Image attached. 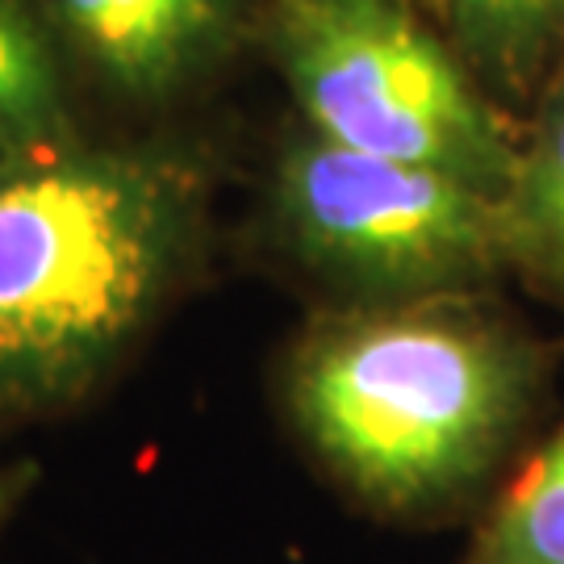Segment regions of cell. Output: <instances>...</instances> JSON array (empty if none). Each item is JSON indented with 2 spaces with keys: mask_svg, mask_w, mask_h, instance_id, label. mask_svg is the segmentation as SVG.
Listing matches in <instances>:
<instances>
[{
  "mask_svg": "<svg viewBox=\"0 0 564 564\" xmlns=\"http://www.w3.org/2000/svg\"><path fill=\"white\" fill-rule=\"evenodd\" d=\"M552 356L485 293L356 305L293 347L284 393L326 473L381 514H444L523 440Z\"/></svg>",
  "mask_w": 564,
  "mask_h": 564,
  "instance_id": "1",
  "label": "cell"
},
{
  "mask_svg": "<svg viewBox=\"0 0 564 564\" xmlns=\"http://www.w3.org/2000/svg\"><path fill=\"white\" fill-rule=\"evenodd\" d=\"M202 172L76 139L0 163V410L84 398L181 281Z\"/></svg>",
  "mask_w": 564,
  "mask_h": 564,
  "instance_id": "2",
  "label": "cell"
},
{
  "mask_svg": "<svg viewBox=\"0 0 564 564\" xmlns=\"http://www.w3.org/2000/svg\"><path fill=\"white\" fill-rule=\"evenodd\" d=\"M276 55L310 134L506 193L523 121L414 0H276Z\"/></svg>",
  "mask_w": 564,
  "mask_h": 564,
  "instance_id": "3",
  "label": "cell"
},
{
  "mask_svg": "<svg viewBox=\"0 0 564 564\" xmlns=\"http://www.w3.org/2000/svg\"><path fill=\"white\" fill-rule=\"evenodd\" d=\"M272 209L297 263L360 305L485 293L510 276L502 197L318 134L284 147Z\"/></svg>",
  "mask_w": 564,
  "mask_h": 564,
  "instance_id": "4",
  "label": "cell"
},
{
  "mask_svg": "<svg viewBox=\"0 0 564 564\" xmlns=\"http://www.w3.org/2000/svg\"><path fill=\"white\" fill-rule=\"evenodd\" d=\"M84 59L126 97L163 101L235 42L239 0H46Z\"/></svg>",
  "mask_w": 564,
  "mask_h": 564,
  "instance_id": "5",
  "label": "cell"
},
{
  "mask_svg": "<svg viewBox=\"0 0 564 564\" xmlns=\"http://www.w3.org/2000/svg\"><path fill=\"white\" fill-rule=\"evenodd\" d=\"M419 9L519 121L564 67V0H419Z\"/></svg>",
  "mask_w": 564,
  "mask_h": 564,
  "instance_id": "6",
  "label": "cell"
},
{
  "mask_svg": "<svg viewBox=\"0 0 564 564\" xmlns=\"http://www.w3.org/2000/svg\"><path fill=\"white\" fill-rule=\"evenodd\" d=\"M510 276L564 305V67L523 113L519 163L502 193Z\"/></svg>",
  "mask_w": 564,
  "mask_h": 564,
  "instance_id": "7",
  "label": "cell"
},
{
  "mask_svg": "<svg viewBox=\"0 0 564 564\" xmlns=\"http://www.w3.org/2000/svg\"><path fill=\"white\" fill-rule=\"evenodd\" d=\"M76 139L59 63L25 0H0V163Z\"/></svg>",
  "mask_w": 564,
  "mask_h": 564,
  "instance_id": "8",
  "label": "cell"
},
{
  "mask_svg": "<svg viewBox=\"0 0 564 564\" xmlns=\"http://www.w3.org/2000/svg\"><path fill=\"white\" fill-rule=\"evenodd\" d=\"M464 564H564V423L498 494Z\"/></svg>",
  "mask_w": 564,
  "mask_h": 564,
  "instance_id": "9",
  "label": "cell"
},
{
  "mask_svg": "<svg viewBox=\"0 0 564 564\" xmlns=\"http://www.w3.org/2000/svg\"><path fill=\"white\" fill-rule=\"evenodd\" d=\"M34 481H39V468L30 460L0 464V531L18 514V506L25 502V494L34 489Z\"/></svg>",
  "mask_w": 564,
  "mask_h": 564,
  "instance_id": "10",
  "label": "cell"
},
{
  "mask_svg": "<svg viewBox=\"0 0 564 564\" xmlns=\"http://www.w3.org/2000/svg\"><path fill=\"white\" fill-rule=\"evenodd\" d=\"M414 4H419V0H414Z\"/></svg>",
  "mask_w": 564,
  "mask_h": 564,
  "instance_id": "11",
  "label": "cell"
}]
</instances>
